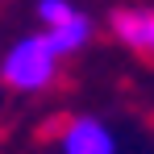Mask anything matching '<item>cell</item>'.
<instances>
[{
  "label": "cell",
  "mask_w": 154,
  "mask_h": 154,
  "mask_svg": "<svg viewBox=\"0 0 154 154\" xmlns=\"http://www.w3.org/2000/svg\"><path fill=\"white\" fill-rule=\"evenodd\" d=\"M88 33H92V21H88L83 13H71L63 25H54L50 33H46V42L54 46V54H71V50H79V46L88 42Z\"/></svg>",
  "instance_id": "277c9868"
},
{
  "label": "cell",
  "mask_w": 154,
  "mask_h": 154,
  "mask_svg": "<svg viewBox=\"0 0 154 154\" xmlns=\"http://www.w3.org/2000/svg\"><path fill=\"white\" fill-rule=\"evenodd\" d=\"M54 67H58V54L46 42V33H33L25 42H17L8 58H4V83L21 88V92H38L54 79Z\"/></svg>",
  "instance_id": "6da1fadb"
},
{
  "label": "cell",
  "mask_w": 154,
  "mask_h": 154,
  "mask_svg": "<svg viewBox=\"0 0 154 154\" xmlns=\"http://www.w3.org/2000/svg\"><path fill=\"white\" fill-rule=\"evenodd\" d=\"M112 25H117V33L125 38L129 46L154 54V13H117Z\"/></svg>",
  "instance_id": "3957f363"
},
{
  "label": "cell",
  "mask_w": 154,
  "mask_h": 154,
  "mask_svg": "<svg viewBox=\"0 0 154 154\" xmlns=\"http://www.w3.org/2000/svg\"><path fill=\"white\" fill-rule=\"evenodd\" d=\"M71 13H75V8H71L67 0H38V17H42L50 29H54V25H63Z\"/></svg>",
  "instance_id": "5b68a950"
},
{
  "label": "cell",
  "mask_w": 154,
  "mask_h": 154,
  "mask_svg": "<svg viewBox=\"0 0 154 154\" xmlns=\"http://www.w3.org/2000/svg\"><path fill=\"white\" fill-rule=\"evenodd\" d=\"M63 150L67 154H117V142L96 117H79L63 137Z\"/></svg>",
  "instance_id": "7a4b0ae2"
}]
</instances>
